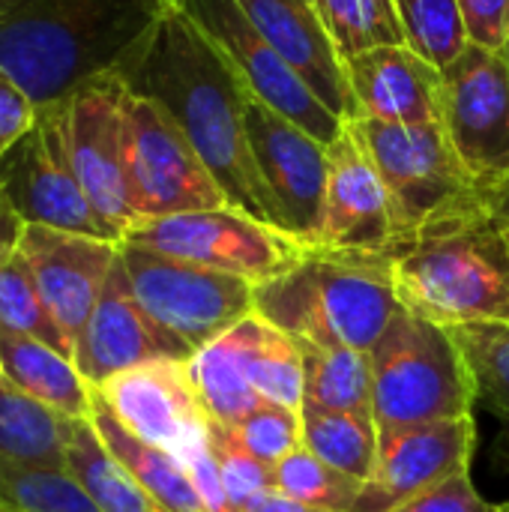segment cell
I'll use <instances>...</instances> for the list:
<instances>
[{
    "label": "cell",
    "mask_w": 509,
    "mask_h": 512,
    "mask_svg": "<svg viewBox=\"0 0 509 512\" xmlns=\"http://www.w3.org/2000/svg\"><path fill=\"white\" fill-rule=\"evenodd\" d=\"M114 72L126 90L156 102L177 123L231 207L282 231L246 138L249 90L180 6L165 9Z\"/></svg>",
    "instance_id": "6da1fadb"
},
{
    "label": "cell",
    "mask_w": 509,
    "mask_h": 512,
    "mask_svg": "<svg viewBox=\"0 0 509 512\" xmlns=\"http://www.w3.org/2000/svg\"><path fill=\"white\" fill-rule=\"evenodd\" d=\"M162 12L144 0H0V69L39 108L114 72Z\"/></svg>",
    "instance_id": "7a4b0ae2"
},
{
    "label": "cell",
    "mask_w": 509,
    "mask_h": 512,
    "mask_svg": "<svg viewBox=\"0 0 509 512\" xmlns=\"http://www.w3.org/2000/svg\"><path fill=\"white\" fill-rule=\"evenodd\" d=\"M390 276L402 306L447 330L509 324V234L486 204L405 240Z\"/></svg>",
    "instance_id": "3957f363"
},
{
    "label": "cell",
    "mask_w": 509,
    "mask_h": 512,
    "mask_svg": "<svg viewBox=\"0 0 509 512\" xmlns=\"http://www.w3.org/2000/svg\"><path fill=\"white\" fill-rule=\"evenodd\" d=\"M399 309L390 258L306 249L288 270L255 285V315L300 348L372 351Z\"/></svg>",
    "instance_id": "277c9868"
},
{
    "label": "cell",
    "mask_w": 509,
    "mask_h": 512,
    "mask_svg": "<svg viewBox=\"0 0 509 512\" xmlns=\"http://www.w3.org/2000/svg\"><path fill=\"white\" fill-rule=\"evenodd\" d=\"M372 354L378 429L423 426L474 414V381L453 333L402 306Z\"/></svg>",
    "instance_id": "5b68a950"
},
{
    "label": "cell",
    "mask_w": 509,
    "mask_h": 512,
    "mask_svg": "<svg viewBox=\"0 0 509 512\" xmlns=\"http://www.w3.org/2000/svg\"><path fill=\"white\" fill-rule=\"evenodd\" d=\"M351 126L387 186L402 243L441 219L483 204V192L453 150L441 120L384 123L357 117Z\"/></svg>",
    "instance_id": "8992f818"
},
{
    "label": "cell",
    "mask_w": 509,
    "mask_h": 512,
    "mask_svg": "<svg viewBox=\"0 0 509 512\" xmlns=\"http://www.w3.org/2000/svg\"><path fill=\"white\" fill-rule=\"evenodd\" d=\"M129 285L147 315L192 354L255 312V285L201 264L120 243Z\"/></svg>",
    "instance_id": "52a82bcc"
},
{
    "label": "cell",
    "mask_w": 509,
    "mask_h": 512,
    "mask_svg": "<svg viewBox=\"0 0 509 512\" xmlns=\"http://www.w3.org/2000/svg\"><path fill=\"white\" fill-rule=\"evenodd\" d=\"M123 159L138 225L147 219L231 207L177 123L150 99L123 96Z\"/></svg>",
    "instance_id": "ba28073f"
},
{
    "label": "cell",
    "mask_w": 509,
    "mask_h": 512,
    "mask_svg": "<svg viewBox=\"0 0 509 512\" xmlns=\"http://www.w3.org/2000/svg\"><path fill=\"white\" fill-rule=\"evenodd\" d=\"M123 243H135L177 261L231 273L252 285L279 276L306 252V246L291 234L261 219H252L237 207H213L147 219L135 225Z\"/></svg>",
    "instance_id": "9c48e42d"
},
{
    "label": "cell",
    "mask_w": 509,
    "mask_h": 512,
    "mask_svg": "<svg viewBox=\"0 0 509 512\" xmlns=\"http://www.w3.org/2000/svg\"><path fill=\"white\" fill-rule=\"evenodd\" d=\"M441 126L483 195L507 180L509 66L501 51L468 45L441 69Z\"/></svg>",
    "instance_id": "30bf717a"
},
{
    "label": "cell",
    "mask_w": 509,
    "mask_h": 512,
    "mask_svg": "<svg viewBox=\"0 0 509 512\" xmlns=\"http://www.w3.org/2000/svg\"><path fill=\"white\" fill-rule=\"evenodd\" d=\"M0 183L27 225L114 240L78 183L60 105L39 108L30 132L0 156Z\"/></svg>",
    "instance_id": "8fae6325"
},
{
    "label": "cell",
    "mask_w": 509,
    "mask_h": 512,
    "mask_svg": "<svg viewBox=\"0 0 509 512\" xmlns=\"http://www.w3.org/2000/svg\"><path fill=\"white\" fill-rule=\"evenodd\" d=\"M123 96L126 84L120 75L105 72L60 102L63 135L78 183L117 243L138 225L123 159Z\"/></svg>",
    "instance_id": "7c38bea8"
},
{
    "label": "cell",
    "mask_w": 509,
    "mask_h": 512,
    "mask_svg": "<svg viewBox=\"0 0 509 512\" xmlns=\"http://www.w3.org/2000/svg\"><path fill=\"white\" fill-rule=\"evenodd\" d=\"M180 9L207 33V39L228 57L246 84L249 96L261 99L291 123L303 126L324 147H330L345 120H339L276 54V48L258 33L237 0H183Z\"/></svg>",
    "instance_id": "4fadbf2b"
},
{
    "label": "cell",
    "mask_w": 509,
    "mask_h": 512,
    "mask_svg": "<svg viewBox=\"0 0 509 512\" xmlns=\"http://www.w3.org/2000/svg\"><path fill=\"white\" fill-rule=\"evenodd\" d=\"M402 246V231L387 186L369 159L357 129L345 123L327 147V192L318 234L309 249L390 258Z\"/></svg>",
    "instance_id": "5bb4252c"
},
{
    "label": "cell",
    "mask_w": 509,
    "mask_h": 512,
    "mask_svg": "<svg viewBox=\"0 0 509 512\" xmlns=\"http://www.w3.org/2000/svg\"><path fill=\"white\" fill-rule=\"evenodd\" d=\"M246 138L282 231L312 246L327 192V147L261 99H246Z\"/></svg>",
    "instance_id": "9a60e30c"
},
{
    "label": "cell",
    "mask_w": 509,
    "mask_h": 512,
    "mask_svg": "<svg viewBox=\"0 0 509 512\" xmlns=\"http://www.w3.org/2000/svg\"><path fill=\"white\" fill-rule=\"evenodd\" d=\"M96 396L141 441L183 465L210 444V417L195 393L189 360H153L114 375Z\"/></svg>",
    "instance_id": "2e32d148"
},
{
    "label": "cell",
    "mask_w": 509,
    "mask_h": 512,
    "mask_svg": "<svg viewBox=\"0 0 509 512\" xmlns=\"http://www.w3.org/2000/svg\"><path fill=\"white\" fill-rule=\"evenodd\" d=\"M474 450V414L423 426L378 429L375 471L360 486L351 512H393L414 495L447 480L450 474L471 468Z\"/></svg>",
    "instance_id": "e0dca14e"
},
{
    "label": "cell",
    "mask_w": 509,
    "mask_h": 512,
    "mask_svg": "<svg viewBox=\"0 0 509 512\" xmlns=\"http://www.w3.org/2000/svg\"><path fill=\"white\" fill-rule=\"evenodd\" d=\"M192 351L177 342L165 327H159L147 309L138 303L126 267L117 264L75 339V366L81 378L96 390L120 372L153 360H189Z\"/></svg>",
    "instance_id": "ac0fdd59"
},
{
    "label": "cell",
    "mask_w": 509,
    "mask_h": 512,
    "mask_svg": "<svg viewBox=\"0 0 509 512\" xmlns=\"http://www.w3.org/2000/svg\"><path fill=\"white\" fill-rule=\"evenodd\" d=\"M18 252L57 327L75 345L117 264L120 243L27 225Z\"/></svg>",
    "instance_id": "d6986e66"
},
{
    "label": "cell",
    "mask_w": 509,
    "mask_h": 512,
    "mask_svg": "<svg viewBox=\"0 0 509 512\" xmlns=\"http://www.w3.org/2000/svg\"><path fill=\"white\" fill-rule=\"evenodd\" d=\"M258 33L300 75V81L345 123L357 120L345 57L309 0H237Z\"/></svg>",
    "instance_id": "ffe728a7"
},
{
    "label": "cell",
    "mask_w": 509,
    "mask_h": 512,
    "mask_svg": "<svg viewBox=\"0 0 509 512\" xmlns=\"http://www.w3.org/2000/svg\"><path fill=\"white\" fill-rule=\"evenodd\" d=\"M360 117L384 123L441 120V69L402 45H378L345 60Z\"/></svg>",
    "instance_id": "44dd1931"
},
{
    "label": "cell",
    "mask_w": 509,
    "mask_h": 512,
    "mask_svg": "<svg viewBox=\"0 0 509 512\" xmlns=\"http://www.w3.org/2000/svg\"><path fill=\"white\" fill-rule=\"evenodd\" d=\"M0 375L66 420L90 417L93 387L81 378L75 360L36 339L0 330Z\"/></svg>",
    "instance_id": "7402d4cb"
},
{
    "label": "cell",
    "mask_w": 509,
    "mask_h": 512,
    "mask_svg": "<svg viewBox=\"0 0 509 512\" xmlns=\"http://www.w3.org/2000/svg\"><path fill=\"white\" fill-rule=\"evenodd\" d=\"M90 423L102 444L111 450V456L135 477V483L162 507L165 512H207L192 474L180 459L171 453L135 438L111 411L108 405L96 396L93 390V405H90Z\"/></svg>",
    "instance_id": "603a6c76"
},
{
    "label": "cell",
    "mask_w": 509,
    "mask_h": 512,
    "mask_svg": "<svg viewBox=\"0 0 509 512\" xmlns=\"http://www.w3.org/2000/svg\"><path fill=\"white\" fill-rule=\"evenodd\" d=\"M72 420L21 393L0 375V459L27 468H66Z\"/></svg>",
    "instance_id": "cb8c5ba5"
},
{
    "label": "cell",
    "mask_w": 509,
    "mask_h": 512,
    "mask_svg": "<svg viewBox=\"0 0 509 512\" xmlns=\"http://www.w3.org/2000/svg\"><path fill=\"white\" fill-rule=\"evenodd\" d=\"M231 339L252 387L264 402L303 408V351L291 336L252 312L231 330Z\"/></svg>",
    "instance_id": "d4e9b609"
},
{
    "label": "cell",
    "mask_w": 509,
    "mask_h": 512,
    "mask_svg": "<svg viewBox=\"0 0 509 512\" xmlns=\"http://www.w3.org/2000/svg\"><path fill=\"white\" fill-rule=\"evenodd\" d=\"M66 471L87 489V495L102 512H165L111 456V450L96 435L90 417L72 420L66 444Z\"/></svg>",
    "instance_id": "484cf974"
},
{
    "label": "cell",
    "mask_w": 509,
    "mask_h": 512,
    "mask_svg": "<svg viewBox=\"0 0 509 512\" xmlns=\"http://www.w3.org/2000/svg\"><path fill=\"white\" fill-rule=\"evenodd\" d=\"M303 405L327 411L372 414L375 372L372 354L357 348H300Z\"/></svg>",
    "instance_id": "4316f807"
},
{
    "label": "cell",
    "mask_w": 509,
    "mask_h": 512,
    "mask_svg": "<svg viewBox=\"0 0 509 512\" xmlns=\"http://www.w3.org/2000/svg\"><path fill=\"white\" fill-rule=\"evenodd\" d=\"M189 375L213 426H237L264 405L240 363L231 330L189 357Z\"/></svg>",
    "instance_id": "83f0119b"
},
{
    "label": "cell",
    "mask_w": 509,
    "mask_h": 512,
    "mask_svg": "<svg viewBox=\"0 0 509 512\" xmlns=\"http://www.w3.org/2000/svg\"><path fill=\"white\" fill-rule=\"evenodd\" d=\"M303 417V447L324 459L330 468L342 471L351 480L366 483L378 459V426L372 414L357 411H327V408H300Z\"/></svg>",
    "instance_id": "f1b7e54d"
},
{
    "label": "cell",
    "mask_w": 509,
    "mask_h": 512,
    "mask_svg": "<svg viewBox=\"0 0 509 512\" xmlns=\"http://www.w3.org/2000/svg\"><path fill=\"white\" fill-rule=\"evenodd\" d=\"M0 512H102L66 468H27L0 459Z\"/></svg>",
    "instance_id": "f546056e"
},
{
    "label": "cell",
    "mask_w": 509,
    "mask_h": 512,
    "mask_svg": "<svg viewBox=\"0 0 509 512\" xmlns=\"http://www.w3.org/2000/svg\"><path fill=\"white\" fill-rule=\"evenodd\" d=\"M0 330L36 339V342L75 360V345L57 327L54 315L48 312L45 300L39 297V288H36L21 252H15L0 267Z\"/></svg>",
    "instance_id": "4dcf8cb0"
},
{
    "label": "cell",
    "mask_w": 509,
    "mask_h": 512,
    "mask_svg": "<svg viewBox=\"0 0 509 512\" xmlns=\"http://www.w3.org/2000/svg\"><path fill=\"white\" fill-rule=\"evenodd\" d=\"M345 60L378 48L402 45L393 0H309Z\"/></svg>",
    "instance_id": "1f68e13d"
},
{
    "label": "cell",
    "mask_w": 509,
    "mask_h": 512,
    "mask_svg": "<svg viewBox=\"0 0 509 512\" xmlns=\"http://www.w3.org/2000/svg\"><path fill=\"white\" fill-rule=\"evenodd\" d=\"M402 39L432 66H450L468 45L459 0H393Z\"/></svg>",
    "instance_id": "d6a6232c"
},
{
    "label": "cell",
    "mask_w": 509,
    "mask_h": 512,
    "mask_svg": "<svg viewBox=\"0 0 509 512\" xmlns=\"http://www.w3.org/2000/svg\"><path fill=\"white\" fill-rule=\"evenodd\" d=\"M465 354L477 402L509 420V324H474L450 330Z\"/></svg>",
    "instance_id": "836d02e7"
},
{
    "label": "cell",
    "mask_w": 509,
    "mask_h": 512,
    "mask_svg": "<svg viewBox=\"0 0 509 512\" xmlns=\"http://www.w3.org/2000/svg\"><path fill=\"white\" fill-rule=\"evenodd\" d=\"M273 480L276 492L327 512H351L363 486L360 480H351L342 471L330 468L306 447H297L279 465H273Z\"/></svg>",
    "instance_id": "e575fe53"
},
{
    "label": "cell",
    "mask_w": 509,
    "mask_h": 512,
    "mask_svg": "<svg viewBox=\"0 0 509 512\" xmlns=\"http://www.w3.org/2000/svg\"><path fill=\"white\" fill-rule=\"evenodd\" d=\"M225 432L234 444H240L246 453H252L267 465H279L288 453L303 447L300 408H285L270 402H264L261 408H255L249 417H243L237 426H228Z\"/></svg>",
    "instance_id": "d590c367"
},
{
    "label": "cell",
    "mask_w": 509,
    "mask_h": 512,
    "mask_svg": "<svg viewBox=\"0 0 509 512\" xmlns=\"http://www.w3.org/2000/svg\"><path fill=\"white\" fill-rule=\"evenodd\" d=\"M210 444H213V453H216L219 480H222L228 512H246L261 495L276 489L273 465L255 459L240 444H234L222 426L210 429Z\"/></svg>",
    "instance_id": "8d00e7d4"
},
{
    "label": "cell",
    "mask_w": 509,
    "mask_h": 512,
    "mask_svg": "<svg viewBox=\"0 0 509 512\" xmlns=\"http://www.w3.org/2000/svg\"><path fill=\"white\" fill-rule=\"evenodd\" d=\"M501 504H492L489 498L480 495V489L474 486L471 468H462L456 474H450L447 480L435 483L432 489L414 495L411 501H405L402 507L393 512H498Z\"/></svg>",
    "instance_id": "74e56055"
},
{
    "label": "cell",
    "mask_w": 509,
    "mask_h": 512,
    "mask_svg": "<svg viewBox=\"0 0 509 512\" xmlns=\"http://www.w3.org/2000/svg\"><path fill=\"white\" fill-rule=\"evenodd\" d=\"M471 45L501 51L509 36V0H459Z\"/></svg>",
    "instance_id": "f35d334b"
},
{
    "label": "cell",
    "mask_w": 509,
    "mask_h": 512,
    "mask_svg": "<svg viewBox=\"0 0 509 512\" xmlns=\"http://www.w3.org/2000/svg\"><path fill=\"white\" fill-rule=\"evenodd\" d=\"M36 123V105L30 96L0 69V156L30 132Z\"/></svg>",
    "instance_id": "ab89813d"
},
{
    "label": "cell",
    "mask_w": 509,
    "mask_h": 512,
    "mask_svg": "<svg viewBox=\"0 0 509 512\" xmlns=\"http://www.w3.org/2000/svg\"><path fill=\"white\" fill-rule=\"evenodd\" d=\"M24 228H27V222L18 216V210L12 207V201H9V195H6V189L0 183V267L18 252Z\"/></svg>",
    "instance_id": "60d3db41"
},
{
    "label": "cell",
    "mask_w": 509,
    "mask_h": 512,
    "mask_svg": "<svg viewBox=\"0 0 509 512\" xmlns=\"http://www.w3.org/2000/svg\"><path fill=\"white\" fill-rule=\"evenodd\" d=\"M246 512H327L321 510V507H309V504H303V501H294V498H288V495H282V492H267V495H261L252 507Z\"/></svg>",
    "instance_id": "b9f144b4"
},
{
    "label": "cell",
    "mask_w": 509,
    "mask_h": 512,
    "mask_svg": "<svg viewBox=\"0 0 509 512\" xmlns=\"http://www.w3.org/2000/svg\"><path fill=\"white\" fill-rule=\"evenodd\" d=\"M483 204H486V210L495 216V222L509 234V177L507 180H501L492 192L483 195Z\"/></svg>",
    "instance_id": "7bdbcfd3"
},
{
    "label": "cell",
    "mask_w": 509,
    "mask_h": 512,
    "mask_svg": "<svg viewBox=\"0 0 509 512\" xmlns=\"http://www.w3.org/2000/svg\"><path fill=\"white\" fill-rule=\"evenodd\" d=\"M144 3H150V6H153L156 12H165V9H177V6H180L183 0H144Z\"/></svg>",
    "instance_id": "ee69618b"
},
{
    "label": "cell",
    "mask_w": 509,
    "mask_h": 512,
    "mask_svg": "<svg viewBox=\"0 0 509 512\" xmlns=\"http://www.w3.org/2000/svg\"><path fill=\"white\" fill-rule=\"evenodd\" d=\"M501 54H504V60H507V66H509V36H507V45L501 48Z\"/></svg>",
    "instance_id": "f6af8a7d"
},
{
    "label": "cell",
    "mask_w": 509,
    "mask_h": 512,
    "mask_svg": "<svg viewBox=\"0 0 509 512\" xmlns=\"http://www.w3.org/2000/svg\"><path fill=\"white\" fill-rule=\"evenodd\" d=\"M498 512H509V501H507V504H501V510H498Z\"/></svg>",
    "instance_id": "bcb514c9"
}]
</instances>
